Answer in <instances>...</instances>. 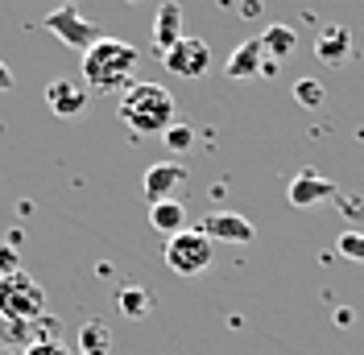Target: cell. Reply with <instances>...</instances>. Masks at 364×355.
Listing matches in <instances>:
<instances>
[{
	"label": "cell",
	"instance_id": "cell-1",
	"mask_svg": "<svg viewBox=\"0 0 364 355\" xmlns=\"http://www.w3.org/2000/svg\"><path fill=\"white\" fill-rule=\"evenodd\" d=\"M136 62H141V54H136L129 42H116V38H100V42L91 45L87 54H83V83L91 91H124L133 87V75H136Z\"/></svg>",
	"mask_w": 364,
	"mask_h": 355
},
{
	"label": "cell",
	"instance_id": "cell-2",
	"mask_svg": "<svg viewBox=\"0 0 364 355\" xmlns=\"http://www.w3.org/2000/svg\"><path fill=\"white\" fill-rule=\"evenodd\" d=\"M120 120L141 136H158L174 124V95L161 83H133L120 95Z\"/></svg>",
	"mask_w": 364,
	"mask_h": 355
},
{
	"label": "cell",
	"instance_id": "cell-3",
	"mask_svg": "<svg viewBox=\"0 0 364 355\" xmlns=\"http://www.w3.org/2000/svg\"><path fill=\"white\" fill-rule=\"evenodd\" d=\"M42 314H46V289L25 268L0 277V318L4 322H33Z\"/></svg>",
	"mask_w": 364,
	"mask_h": 355
},
{
	"label": "cell",
	"instance_id": "cell-4",
	"mask_svg": "<svg viewBox=\"0 0 364 355\" xmlns=\"http://www.w3.org/2000/svg\"><path fill=\"white\" fill-rule=\"evenodd\" d=\"M211 256H215V244L207 240L199 227H186L178 236L166 240V265L174 268L178 277H199L211 268Z\"/></svg>",
	"mask_w": 364,
	"mask_h": 355
},
{
	"label": "cell",
	"instance_id": "cell-5",
	"mask_svg": "<svg viewBox=\"0 0 364 355\" xmlns=\"http://www.w3.org/2000/svg\"><path fill=\"white\" fill-rule=\"evenodd\" d=\"M42 29H50V33H54L63 45H70V50H83V54H87L91 45L104 38V33H100V25L87 21V17H83L75 4H58L54 13H46V17H42Z\"/></svg>",
	"mask_w": 364,
	"mask_h": 355
},
{
	"label": "cell",
	"instance_id": "cell-6",
	"mask_svg": "<svg viewBox=\"0 0 364 355\" xmlns=\"http://www.w3.org/2000/svg\"><path fill=\"white\" fill-rule=\"evenodd\" d=\"M186 182H191L186 165H182L178 157H166V161L145 170V199H149V207L154 202H166V199H178V190Z\"/></svg>",
	"mask_w": 364,
	"mask_h": 355
},
{
	"label": "cell",
	"instance_id": "cell-7",
	"mask_svg": "<svg viewBox=\"0 0 364 355\" xmlns=\"http://www.w3.org/2000/svg\"><path fill=\"white\" fill-rule=\"evenodd\" d=\"M340 195V186L331 182V178H323L318 170H302V174L290 182V190H286V199H290V207H298V211H311V207H323V202H331Z\"/></svg>",
	"mask_w": 364,
	"mask_h": 355
},
{
	"label": "cell",
	"instance_id": "cell-8",
	"mask_svg": "<svg viewBox=\"0 0 364 355\" xmlns=\"http://www.w3.org/2000/svg\"><path fill=\"white\" fill-rule=\"evenodd\" d=\"M161 62H166V70H174L182 79H203L207 70H211V45L199 42V38H182Z\"/></svg>",
	"mask_w": 364,
	"mask_h": 355
},
{
	"label": "cell",
	"instance_id": "cell-9",
	"mask_svg": "<svg viewBox=\"0 0 364 355\" xmlns=\"http://www.w3.org/2000/svg\"><path fill=\"white\" fill-rule=\"evenodd\" d=\"M199 231H203L211 244L215 240H224V244H252V236H257V227L245 215H236V211H211L199 223Z\"/></svg>",
	"mask_w": 364,
	"mask_h": 355
},
{
	"label": "cell",
	"instance_id": "cell-10",
	"mask_svg": "<svg viewBox=\"0 0 364 355\" xmlns=\"http://www.w3.org/2000/svg\"><path fill=\"white\" fill-rule=\"evenodd\" d=\"M315 58L323 67H343L352 58V29L348 25H327L315 38Z\"/></svg>",
	"mask_w": 364,
	"mask_h": 355
},
{
	"label": "cell",
	"instance_id": "cell-11",
	"mask_svg": "<svg viewBox=\"0 0 364 355\" xmlns=\"http://www.w3.org/2000/svg\"><path fill=\"white\" fill-rule=\"evenodd\" d=\"M265 42L261 38H249V42H240L232 54H228V79H261V70H265Z\"/></svg>",
	"mask_w": 364,
	"mask_h": 355
},
{
	"label": "cell",
	"instance_id": "cell-12",
	"mask_svg": "<svg viewBox=\"0 0 364 355\" xmlns=\"http://www.w3.org/2000/svg\"><path fill=\"white\" fill-rule=\"evenodd\" d=\"M182 38H186V33H182V4L178 0H166L158 9V17H154V50L166 58Z\"/></svg>",
	"mask_w": 364,
	"mask_h": 355
},
{
	"label": "cell",
	"instance_id": "cell-13",
	"mask_svg": "<svg viewBox=\"0 0 364 355\" xmlns=\"http://www.w3.org/2000/svg\"><path fill=\"white\" fill-rule=\"evenodd\" d=\"M46 104H50L54 116H79V111L87 108V87H79L70 79H54L46 87Z\"/></svg>",
	"mask_w": 364,
	"mask_h": 355
},
{
	"label": "cell",
	"instance_id": "cell-14",
	"mask_svg": "<svg viewBox=\"0 0 364 355\" xmlns=\"http://www.w3.org/2000/svg\"><path fill=\"white\" fill-rule=\"evenodd\" d=\"M149 223L158 227L161 236H178V231H186V207H182V199L154 202V207H149Z\"/></svg>",
	"mask_w": 364,
	"mask_h": 355
},
{
	"label": "cell",
	"instance_id": "cell-15",
	"mask_svg": "<svg viewBox=\"0 0 364 355\" xmlns=\"http://www.w3.org/2000/svg\"><path fill=\"white\" fill-rule=\"evenodd\" d=\"M116 306H120L124 318L141 322V318H149V310H154V293H149L145 285H124L120 293H116Z\"/></svg>",
	"mask_w": 364,
	"mask_h": 355
},
{
	"label": "cell",
	"instance_id": "cell-16",
	"mask_svg": "<svg viewBox=\"0 0 364 355\" xmlns=\"http://www.w3.org/2000/svg\"><path fill=\"white\" fill-rule=\"evenodd\" d=\"M261 42H265V58L282 62V58H290V54L298 50V33L290 29V25H269V29L261 33Z\"/></svg>",
	"mask_w": 364,
	"mask_h": 355
},
{
	"label": "cell",
	"instance_id": "cell-17",
	"mask_svg": "<svg viewBox=\"0 0 364 355\" xmlns=\"http://www.w3.org/2000/svg\"><path fill=\"white\" fill-rule=\"evenodd\" d=\"M79 355H112V331L104 322H83L79 327Z\"/></svg>",
	"mask_w": 364,
	"mask_h": 355
},
{
	"label": "cell",
	"instance_id": "cell-18",
	"mask_svg": "<svg viewBox=\"0 0 364 355\" xmlns=\"http://www.w3.org/2000/svg\"><path fill=\"white\" fill-rule=\"evenodd\" d=\"M161 141H166L170 153H191V149H195V129H191V124H170Z\"/></svg>",
	"mask_w": 364,
	"mask_h": 355
},
{
	"label": "cell",
	"instance_id": "cell-19",
	"mask_svg": "<svg viewBox=\"0 0 364 355\" xmlns=\"http://www.w3.org/2000/svg\"><path fill=\"white\" fill-rule=\"evenodd\" d=\"M323 95H327V91H323L318 79H298V83H294V99L302 104V108H318V104H323Z\"/></svg>",
	"mask_w": 364,
	"mask_h": 355
},
{
	"label": "cell",
	"instance_id": "cell-20",
	"mask_svg": "<svg viewBox=\"0 0 364 355\" xmlns=\"http://www.w3.org/2000/svg\"><path fill=\"white\" fill-rule=\"evenodd\" d=\"M340 256L360 261V265H364V231H343V236H340Z\"/></svg>",
	"mask_w": 364,
	"mask_h": 355
},
{
	"label": "cell",
	"instance_id": "cell-21",
	"mask_svg": "<svg viewBox=\"0 0 364 355\" xmlns=\"http://www.w3.org/2000/svg\"><path fill=\"white\" fill-rule=\"evenodd\" d=\"M9 273H21V252H17V244H0V277H9Z\"/></svg>",
	"mask_w": 364,
	"mask_h": 355
},
{
	"label": "cell",
	"instance_id": "cell-22",
	"mask_svg": "<svg viewBox=\"0 0 364 355\" xmlns=\"http://www.w3.org/2000/svg\"><path fill=\"white\" fill-rule=\"evenodd\" d=\"M25 355H67V347H63V343H54V339H50V343L38 339V343H29V347H25Z\"/></svg>",
	"mask_w": 364,
	"mask_h": 355
},
{
	"label": "cell",
	"instance_id": "cell-23",
	"mask_svg": "<svg viewBox=\"0 0 364 355\" xmlns=\"http://www.w3.org/2000/svg\"><path fill=\"white\" fill-rule=\"evenodd\" d=\"M0 91H13V70L0 62Z\"/></svg>",
	"mask_w": 364,
	"mask_h": 355
},
{
	"label": "cell",
	"instance_id": "cell-24",
	"mask_svg": "<svg viewBox=\"0 0 364 355\" xmlns=\"http://www.w3.org/2000/svg\"><path fill=\"white\" fill-rule=\"evenodd\" d=\"M67 4H70V0H67Z\"/></svg>",
	"mask_w": 364,
	"mask_h": 355
}]
</instances>
